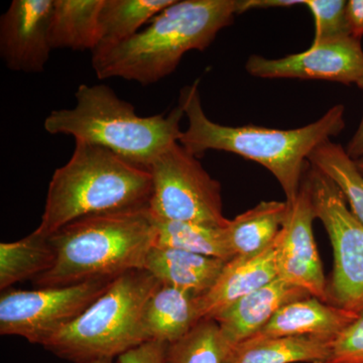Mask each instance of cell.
I'll use <instances>...</instances> for the list:
<instances>
[{
    "label": "cell",
    "instance_id": "6da1fadb",
    "mask_svg": "<svg viewBox=\"0 0 363 363\" xmlns=\"http://www.w3.org/2000/svg\"><path fill=\"white\" fill-rule=\"evenodd\" d=\"M179 105L188 119L187 130L179 140L182 147L198 159L213 150L259 162L276 177L289 203L300 191L310 155L345 128L342 104L332 107L315 123L296 130L222 125L209 119L203 111L199 80L181 90Z\"/></svg>",
    "mask_w": 363,
    "mask_h": 363
},
{
    "label": "cell",
    "instance_id": "7a4b0ae2",
    "mask_svg": "<svg viewBox=\"0 0 363 363\" xmlns=\"http://www.w3.org/2000/svg\"><path fill=\"white\" fill-rule=\"evenodd\" d=\"M156 238L149 204L81 217L49 236L56 262L33 279V285H77L145 269Z\"/></svg>",
    "mask_w": 363,
    "mask_h": 363
},
{
    "label": "cell",
    "instance_id": "3957f363",
    "mask_svg": "<svg viewBox=\"0 0 363 363\" xmlns=\"http://www.w3.org/2000/svg\"><path fill=\"white\" fill-rule=\"evenodd\" d=\"M235 14L238 0H176L130 40L93 52V70L100 80L155 84L176 70L186 52L206 50Z\"/></svg>",
    "mask_w": 363,
    "mask_h": 363
},
{
    "label": "cell",
    "instance_id": "277c9868",
    "mask_svg": "<svg viewBox=\"0 0 363 363\" xmlns=\"http://www.w3.org/2000/svg\"><path fill=\"white\" fill-rule=\"evenodd\" d=\"M152 193L150 169L104 147L75 142L71 159L52 174L35 231L49 238L81 217L149 204Z\"/></svg>",
    "mask_w": 363,
    "mask_h": 363
},
{
    "label": "cell",
    "instance_id": "5b68a950",
    "mask_svg": "<svg viewBox=\"0 0 363 363\" xmlns=\"http://www.w3.org/2000/svg\"><path fill=\"white\" fill-rule=\"evenodd\" d=\"M75 98L73 108L52 111L45 117V131L104 147L145 169L179 143L183 133L180 123L185 113L180 105L168 116H140L133 104L106 85L81 84Z\"/></svg>",
    "mask_w": 363,
    "mask_h": 363
},
{
    "label": "cell",
    "instance_id": "8992f818",
    "mask_svg": "<svg viewBox=\"0 0 363 363\" xmlns=\"http://www.w3.org/2000/svg\"><path fill=\"white\" fill-rule=\"evenodd\" d=\"M162 286L138 269L121 274L70 325L44 344L45 350L74 363L114 359L145 342V305Z\"/></svg>",
    "mask_w": 363,
    "mask_h": 363
},
{
    "label": "cell",
    "instance_id": "52a82bcc",
    "mask_svg": "<svg viewBox=\"0 0 363 363\" xmlns=\"http://www.w3.org/2000/svg\"><path fill=\"white\" fill-rule=\"evenodd\" d=\"M152 193L149 206L154 217L224 228L221 185L180 143H175L150 167Z\"/></svg>",
    "mask_w": 363,
    "mask_h": 363
},
{
    "label": "cell",
    "instance_id": "ba28073f",
    "mask_svg": "<svg viewBox=\"0 0 363 363\" xmlns=\"http://www.w3.org/2000/svg\"><path fill=\"white\" fill-rule=\"evenodd\" d=\"M305 177L316 218L326 229L333 250V272L327 286L328 303L359 314L363 312V224L329 177L309 162Z\"/></svg>",
    "mask_w": 363,
    "mask_h": 363
},
{
    "label": "cell",
    "instance_id": "9c48e42d",
    "mask_svg": "<svg viewBox=\"0 0 363 363\" xmlns=\"http://www.w3.org/2000/svg\"><path fill=\"white\" fill-rule=\"evenodd\" d=\"M116 279H100L67 286L2 291L0 334L44 344L66 328L106 292Z\"/></svg>",
    "mask_w": 363,
    "mask_h": 363
},
{
    "label": "cell",
    "instance_id": "30bf717a",
    "mask_svg": "<svg viewBox=\"0 0 363 363\" xmlns=\"http://www.w3.org/2000/svg\"><path fill=\"white\" fill-rule=\"evenodd\" d=\"M245 69L257 78L326 80L358 86L363 81L362 40L348 37L320 43L311 45L307 51L281 59L252 55Z\"/></svg>",
    "mask_w": 363,
    "mask_h": 363
},
{
    "label": "cell",
    "instance_id": "8fae6325",
    "mask_svg": "<svg viewBox=\"0 0 363 363\" xmlns=\"http://www.w3.org/2000/svg\"><path fill=\"white\" fill-rule=\"evenodd\" d=\"M286 203L288 213L279 231L278 277L328 303V283L313 231L316 212L305 175L297 197Z\"/></svg>",
    "mask_w": 363,
    "mask_h": 363
},
{
    "label": "cell",
    "instance_id": "7c38bea8",
    "mask_svg": "<svg viewBox=\"0 0 363 363\" xmlns=\"http://www.w3.org/2000/svg\"><path fill=\"white\" fill-rule=\"evenodd\" d=\"M54 0H13L0 18V57L9 70L40 73L52 51Z\"/></svg>",
    "mask_w": 363,
    "mask_h": 363
},
{
    "label": "cell",
    "instance_id": "4fadbf2b",
    "mask_svg": "<svg viewBox=\"0 0 363 363\" xmlns=\"http://www.w3.org/2000/svg\"><path fill=\"white\" fill-rule=\"evenodd\" d=\"M279 233L266 250L226 262L213 286L196 298L200 320L214 319L238 300L271 283L278 277Z\"/></svg>",
    "mask_w": 363,
    "mask_h": 363
},
{
    "label": "cell",
    "instance_id": "5bb4252c",
    "mask_svg": "<svg viewBox=\"0 0 363 363\" xmlns=\"http://www.w3.org/2000/svg\"><path fill=\"white\" fill-rule=\"evenodd\" d=\"M310 296L304 289L277 278L240 298L213 320L231 348L259 333L284 306Z\"/></svg>",
    "mask_w": 363,
    "mask_h": 363
},
{
    "label": "cell",
    "instance_id": "9a60e30c",
    "mask_svg": "<svg viewBox=\"0 0 363 363\" xmlns=\"http://www.w3.org/2000/svg\"><path fill=\"white\" fill-rule=\"evenodd\" d=\"M358 315L310 296L284 306L255 336L314 335L336 339Z\"/></svg>",
    "mask_w": 363,
    "mask_h": 363
},
{
    "label": "cell",
    "instance_id": "2e32d148",
    "mask_svg": "<svg viewBox=\"0 0 363 363\" xmlns=\"http://www.w3.org/2000/svg\"><path fill=\"white\" fill-rule=\"evenodd\" d=\"M225 264L224 260L214 257L154 247L145 269L162 285L174 286L200 297L213 286Z\"/></svg>",
    "mask_w": 363,
    "mask_h": 363
},
{
    "label": "cell",
    "instance_id": "e0dca14e",
    "mask_svg": "<svg viewBox=\"0 0 363 363\" xmlns=\"http://www.w3.org/2000/svg\"><path fill=\"white\" fill-rule=\"evenodd\" d=\"M335 338L255 336L229 350L225 363H325Z\"/></svg>",
    "mask_w": 363,
    "mask_h": 363
},
{
    "label": "cell",
    "instance_id": "ac0fdd59",
    "mask_svg": "<svg viewBox=\"0 0 363 363\" xmlns=\"http://www.w3.org/2000/svg\"><path fill=\"white\" fill-rule=\"evenodd\" d=\"M196 298L192 294L162 285L145 305L143 333L145 342H175L192 330L198 322Z\"/></svg>",
    "mask_w": 363,
    "mask_h": 363
},
{
    "label": "cell",
    "instance_id": "d6986e66",
    "mask_svg": "<svg viewBox=\"0 0 363 363\" xmlns=\"http://www.w3.org/2000/svg\"><path fill=\"white\" fill-rule=\"evenodd\" d=\"M104 0H54L50 42L52 49L91 52L99 44V14Z\"/></svg>",
    "mask_w": 363,
    "mask_h": 363
},
{
    "label": "cell",
    "instance_id": "ffe728a7",
    "mask_svg": "<svg viewBox=\"0 0 363 363\" xmlns=\"http://www.w3.org/2000/svg\"><path fill=\"white\" fill-rule=\"evenodd\" d=\"M286 201H262L224 227L234 257L257 255L274 242L288 213Z\"/></svg>",
    "mask_w": 363,
    "mask_h": 363
},
{
    "label": "cell",
    "instance_id": "44dd1931",
    "mask_svg": "<svg viewBox=\"0 0 363 363\" xmlns=\"http://www.w3.org/2000/svg\"><path fill=\"white\" fill-rule=\"evenodd\" d=\"M55 262L56 252L49 238L35 230L20 240L0 243V290L37 278Z\"/></svg>",
    "mask_w": 363,
    "mask_h": 363
},
{
    "label": "cell",
    "instance_id": "7402d4cb",
    "mask_svg": "<svg viewBox=\"0 0 363 363\" xmlns=\"http://www.w3.org/2000/svg\"><path fill=\"white\" fill-rule=\"evenodd\" d=\"M176 0H104L99 14V44L107 49L130 40ZM93 51V52H94Z\"/></svg>",
    "mask_w": 363,
    "mask_h": 363
},
{
    "label": "cell",
    "instance_id": "603a6c76",
    "mask_svg": "<svg viewBox=\"0 0 363 363\" xmlns=\"http://www.w3.org/2000/svg\"><path fill=\"white\" fill-rule=\"evenodd\" d=\"M154 219L157 230L156 247L184 250L226 262L234 257L224 228L192 222L164 220L156 217Z\"/></svg>",
    "mask_w": 363,
    "mask_h": 363
},
{
    "label": "cell",
    "instance_id": "cb8c5ba5",
    "mask_svg": "<svg viewBox=\"0 0 363 363\" xmlns=\"http://www.w3.org/2000/svg\"><path fill=\"white\" fill-rule=\"evenodd\" d=\"M308 162L338 186L351 211L363 224V175L342 145L332 140L322 143Z\"/></svg>",
    "mask_w": 363,
    "mask_h": 363
},
{
    "label": "cell",
    "instance_id": "d4e9b609",
    "mask_svg": "<svg viewBox=\"0 0 363 363\" xmlns=\"http://www.w3.org/2000/svg\"><path fill=\"white\" fill-rule=\"evenodd\" d=\"M228 344L213 319H203L175 342L167 344V363H225Z\"/></svg>",
    "mask_w": 363,
    "mask_h": 363
},
{
    "label": "cell",
    "instance_id": "484cf974",
    "mask_svg": "<svg viewBox=\"0 0 363 363\" xmlns=\"http://www.w3.org/2000/svg\"><path fill=\"white\" fill-rule=\"evenodd\" d=\"M315 21L312 45L345 39L351 35L345 0H305Z\"/></svg>",
    "mask_w": 363,
    "mask_h": 363
},
{
    "label": "cell",
    "instance_id": "4316f807",
    "mask_svg": "<svg viewBox=\"0 0 363 363\" xmlns=\"http://www.w3.org/2000/svg\"><path fill=\"white\" fill-rule=\"evenodd\" d=\"M325 363H363V312L335 339Z\"/></svg>",
    "mask_w": 363,
    "mask_h": 363
},
{
    "label": "cell",
    "instance_id": "83f0119b",
    "mask_svg": "<svg viewBox=\"0 0 363 363\" xmlns=\"http://www.w3.org/2000/svg\"><path fill=\"white\" fill-rule=\"evenodd\" d=\"M167 344L147 341L117 358V363H167Z\"/></svg>",
    "mask_w": 363,
    "mask_h": 363
},
{
    "label": "cell",
    "instance_id": "f1b7e54d",
    "mask_svg": "<svg viewBox=\"0 0 363 363\" xmlns=\"http://www.w3.org/2000/svg\"><path fill=\"white\" fill-rule=\"evenodd\" d=\"M305 4V0H238V14L247 13L252 9L290 7Z\"/></svg>",
    "mask_w": 363,
    "mask_h": 363
},
{
    "label": "cell",
    "instance_id": "f546056e",
    "mask_svg": "<svg viewBox=\"0 0 363 363\" xmlns=\"http://www.w3.org/2000/svg\"><path fill=\"white\" fill-rule=\"evenodd\" d=\"M347 18L351 35L362 40L363 37V0L347 1Z\"/></svg>",
    "mask_w": 363,
    "mask_h": 363
},
{
    "label": "cell",
    "instance_id": "4dcf8cb0",
    "mask_svg": "<svg viewBox=\"0 0 363 363\" xmlns=\"http://www.w3.org/2000/svg\"><path fill=\"white\" fill-rule=\"evenodd\" d=\"M358 87L363 91V81L358 85ZM345 150L348 156H350L351 159L354 160V161L363 157V114L359 125H358L354 135L351 138Z\"/></svg>",
    "mask_w": 363,
    "mask_h": 363
},
{
    "label": "cell",
    "instance_id": "1f68e13d",
    "mask_svg": "<svg viewBox=\"0 0 363 363\" xmlns=\"http://www.w3.org/2000/svg\"><path fill=\"white\" fill-rule=\"evenodd\" d=\"M355 162H357V166L358 169H359L360 173L363 175V157H362V159L357 160Z\"/></svg>",
    "mask_w": 363,
    "mask_h": 363
},
{
    "label": "cell",
    "instance_id": "d6a6232c",
    "mask_svg": "<svg viewBox=\"0 0 363 363\" xmlns=\"http://www.w3.org/2000/svg\"><path fill=\"white\" fill-rule=\"evenodd\" d=\"M91 363H117L114 362L113 359H102V360H97V362H91Z\"/></svg>",
    "mask_w": 363,
    "mask_h": 363
}]
</instances>
